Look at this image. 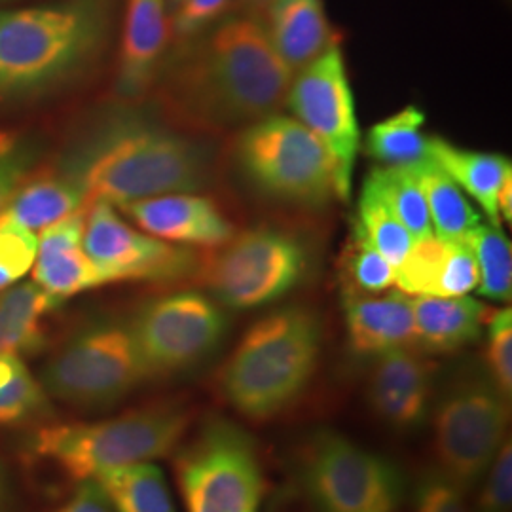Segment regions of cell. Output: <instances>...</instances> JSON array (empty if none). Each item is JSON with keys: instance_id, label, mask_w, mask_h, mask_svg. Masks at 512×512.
Returning a JSON list of instances; mask_svg holds the SVG:
<instances>
[{"instance_id": "cell-1", "label": "cell", "mask_w": 512, "mask_h": 512, "mask_svg": "<svg viewBox=\"0 0 512 512\" xmlns=\"http://www.w3.org/2000/svg\"><path fill=\"white\" fill-rule=\"evenodd\" d=\"M291 82L262 18L239 12L203 33L179 78V101L198 128L245 129L285 105Z\"/></svg>"}, {"instance_id": "cell-2", "label": "cell", "mask_w": 512, "mask_h": 512, "mask_svg": "<svg viewBox=\"0 0 512 512\" xmlns=\"http://www.w3.org/2000/svg\"><path fill=\"white\" fill-rule=\"evenodd\" d=\"M323 348L315 311L285 308L256 321L220 370V393L245 418L268 420L310 384Z\"/></svg>"}, {"instance_id": "cell-3", "label": "cell", "mask_w": 512, "mask_h": 512, "mask_svg": "<svg viewBox=\"0 0 512 512\" xmlns=\"http://www.w3.org/2000/svg\"><path fill=\"white\" fill-rule=\"evenodd\" d=\"M86 205L148 200L165 194L196 192L207 183L209 165L202 148L181 135L147 126H126L93 148L76 173Z\"/></svg>"}, {"instance_id": "cell-4", "label": "cell", "mask_w": 512, "mask_h": 512, "mask_svg": "<svg viewBox=\"0 0 512 512\" xmlns=\"http://www.w3.org/2000/svg\"><path fill=\"white\" fill-rule=\"evenodd\" d=\"M99 0L0 12V95L33 92L84 63L103 38Z\"/></svg>"}, {"instance_id": "cell-5", "label": "cell", "mask_w": 512, "mask_h": 512, "mask_svg": "<svg viewBox=\"0 0 512 512\" xmlns=\"http://www.w3.org/2000/svg\"><path fill=\"white\" fill-rule=\"evenodd\" d=\"M188 423L190 410L184 404H156L112 420L44 427L35 452L82 482L110 469L164 458L183 440Z\"/></svg>"}, {"instance_id": "cell-6", "label": "cell", "mask_w": 512, "mask_h": 512, "mask_svg": "<svg viewBox=\"0 0 512 512\" xmlns=\"http://www.w3.org/2000/svg\"><path fill=\"white\" fill-rule=\"evenodd\" d=\"M236 154L245 177L275 200L321 207L336 196L327 148L293 116L275 112L247 126Z\"/></svg>"}, {"instance_id": "cell-7", "label": "cell", "mask_w": 512, "mask_h": 512, "mask_svg": "<svg viewBox=\"0 0 512 512\" xmlns=\"http://www.w3.org/2000/svg\"><path fill=\"white\" fill-rule=\"evenodd\" d=\"M308 270L298 239L270 228L236 234L198 260L196 277L220 304L251 310L291 293Z\"/></svg>"}, {"instance_id": "cell-8", "label": "cell", "mask_w": 512, "mask_h": 512, "mask_svg": "<svg viewBox=\"0 0 512 512\" xmlns=\"http://www.w3.org/2000/svg\"><path fill=\"white\" fill-rule=\"evenodd\" d=\"M509 425V403L490 374H471L450 385L435 403V454L440 475L461 492L486 475Z\"/></svg>"}, {"instance_id": "cell-9", "label": "cell", "mask_w": 512, "mask_h": 512, "mask_svg": "<svg viewBox=\"0 0 512 512\" xmlns=\"http://www.w3.org/2000/svg\"><path fill=\"white\" fill-rule=\"evenodd\" d=\"M188 512H258L264 494L255 440L236 423L211 418L177 459Z\"/></svg>"}, {"instance_id": "cell-10", "label": "cell", "mask_w": 512, "mask_h": 512, "mask_svg": "<svg viewBox=\"0 0 512 512\" xmlns=\"http://www.w3.org/2000/svg\"><path fill=\"white\" fill-rule=\"evenodd\" d=\"M300 482L319 512H397L404 497L403 476L393 463L334 431L311 437Z\"/></svg>"}, {"instance_id": "cell-11", "label": "cell", "mask_w": 512, "mask_h": 512, "mask_svg": "<svg viewBox=\"0 0 512 512\" xmlns=\"http://www.w3.org/2000/svg\"><path fill=\"white\" fill-rule=\"evenodd\" d=\"M285 103L293 118L327 148L334 165L336 198L348 202L355 158L361 148V128L340 44L330 46L293 74Z\"/></svg>"}, {"instance_id": "cell-12", "label": "cell", "mask_w": 512, "mask_h": 512, "mask_svg": "<svg viewBox=\"0 0 512 512\" xmlns=\"http://www.w3.org/2000/svg\"><path fill=\"white\" fill-rule=\"evenodd\" d=\"M148 378L131 329L101 325L78 334L44 370L42 387L82 408L109 406Z\"/></svg>"}, {"instance_id": "cell-13", "label": "cell", "mask_w": 512, "mask_h": 512, "mask_svg": "<svg viewBox=\"0 0 512 512\" xmlns=\"http://www.w3.org/2000/svg\"><path fill=\"white\" fill-rule=\"evenodd\" d=\"M228 317L202 293H177L147 304L131 334L148 376L175 374L200 365L226 336Z\"/></svg>"}, {"instance_id": "cell-14", "label": "cell", "mask_w": 512, "mask_h": 512, "mask_svg": "<svg viewBox=\"0 0 512 512\" xmlns=\"http://www.w3.org/2000/svg\"><path fill=\"white\" fill-rule=\"evenodd\" d=\"M82 249L105 283L173 281L194 274L198 266L194 253L133 230L105 202L92 203L86 211Z\"/></svg>"}, {"instance_id": "cell-15", "label": "cell", "mask_w": 512, "mask_h": 512, "mask_svg": "<svg viewBox=\"0 0 512 512\" xmlns=\"http://www.w3.org/2000/svg\"><path fill=\"white\" fill-rule=\"evenodd\" d=\"M435 366L414 348L380 355L368 382V401L380 420L397 431H418L429 418Z\"/></svg>"}, {"instance_id": "cell-16", "label": "cell", "mask_w": 512, "mask_h": 512, "mask_svg": "<svg viewBox=\"0 0 512 512\" xmlns=\"http://www.w3.org/2000/svg\"><path fill=\"white\" fill-rule=\"evenodd\" d=\"M129 219L154 238L213 249L236 236L217 203L190 192L165 194L122 205Z\"/></svg>"}, {"instance_id": "cell-17", "label": "cell", "mask_w": 512, "mask_h": 512, "mask_svg": "<svg viewBox=\"0 0 512 512\" xmlns=\"http://www.w3.org/2000/svg\"><path fill=\"white\" fill-rule=\"evenodd\" d=\"M395 285L410 296H465L478 287L475 255L465 239H418L395 270Z\"/></svg>"}, {"instance_id": "cell-18", "label": "cell", "mask_w": 512, "mask_h": 512, "mask_svg": "<svg viewBox=\"0 0 512 512\" xmlns=\"http://www.w3.org/2000/svg\"><path fill=\"white\" fill-rule=\"evenodd\" d=\"M86 211L88 207L55 222L38 238L33 277L57 302L105 285L103 275L82 249Z\"/></svg>"}, {"instance_id": "cell-19", "label": "cell", "mask_w": 512, "mask_h": 512, "mask_svg": "<svg viewBox=\"0 0 512 512\" xmlns=\"http://www.w3.org/2000/svg\"><path fill=\"white\" fill-rule=\"evenodd\" d=\"M349 346L365 357L416 346V321L410 294L344 293Z\"/></svg>"}, {"instance_id": "cell-20", "label": "cell", "mask_w": 512, "mask_h": 512, "mask_svg": "<svg viewBox=\"0 0 512 512\" xmlns=\"http://www.w3.org/2000/svg\"><path fill=\"white\" fill-rule=\"evenodd\" d=\"M262 23L275 52L293 74L338 44L325 0H274L264 10Z\"/></svg>"}, {"instance_id": "cell-21", "label": "cell", "mask_w": 512, "mask_h": 512, "mask_svg": "<svg viewBox=\"0 0 512 512\" xmlns=\"http://www.w3.org/2000/svg\"><path fill=\"white\" fill-rule=\"evenodd\" d=\"M169 40L165 0H128L120 52L118 90L126 97L147 92Z\"/></svg>"}, {"instance_id": "cell-22", "label": "cell", "mask_w": 512, "mask_h": 512, "mask_svg": "<svg viewBox=\"0 0 512 512\" xmlns=\"http://www.w3.org/2000/svg\"><path fill=\"white\" fill-rule=\"evenodd\" d=\"M416 346L427 353H452L476 342L488 321V308L465 296L412 298Z\"/></svg>"}, {"instance_id": "cell-23", "label": "cell", "mask_w": 512, "mask_h": 512, "mask_svg": "<svg viewBox=\"0 0 512 512\" xmlns=\"http://www.w3.org/2000/svg\"><path fill=\"white\" fill-rule=\"evenodd\" d=\"M429 158L458 184L463 194L480 205L492 226L501 228L497 196L501 186L512 177L509 158L492 152L456 147L440 137H429Z\"/></svg>"}, {"instance_id": "cell-24", "label": "cell", "mask_w": 512, "mask_h": 512, "mask_svg": "<svg viewBox=\"0 0 512 512\" xmlns=\"http://www.w3.org/2000/svg\"><path fill=\"white\" fill-rule=\"evenodd\" d=\"M88 207L86 194L76 173L48 175L19 186L0 215V222L14 224L38 236L48 226Z\"/></svg>"}, {"instance_id": "cell-25", "label": "cell", "mask_w": 512, "mask_h": 512, "mask_svg": "<svg viewBox=\"0 0 512 512\" xmlns=\"http://www.w3.org/2000/svg\"><path fill=\"white\" fill-rule=\"evenodd\" d=\"M59 302L35 281L0 296V355H29L42 348V319Z\"/></svg>"}, {"instance_id": "cell-26", "label": "cell", "mask_w": 512, "mask_h": 512, "mask_svg": "<svg viewBox=\"0 0 512 512\" xmlns=\"http://www.w3.org/2000/svg\"><path fill=\"white\" fill-rule=\"evenodd\" d=\"M414 175L425 196L433 234L444 239H463L476 224H480V215L439 165L431 158L420 164L412 165Z\"/></svg>"}, {"instance_id": "cell-27", "label": "cell", "mask_w": 512, "mask_h": 512, "mask_svg": "<svg viewBox=\"0 0 512 512\" xmlns=\"http://www.w3.org/2000/svg\"><path fill=\"white\" fill-rule=\"evenodd\" d=\"M423 126L425 112L408 105L368 129L365 152L382 167L420 164L429 158V137Z\"/></svg>"}, {"instance_id": "cell-28", "label": "cell", "mask_w": 512, "mask_h": 512, "mask_svg": "<svg viewBox=\"0 0 512 512\" xmlns=\"http://www.w3.org/2000/svg\"><path fill=\"white\" fill-rule=\"evenodd\" d=\"M116 512H175L165 476L143 461L95 476Z\"/></svg>"}, {"instance_id": "cell-29", "label": "cell", "mask_w": 512, "mask_h": 512, "mask_svg": "<svg viewBox=\"0 0 512 512\" xmlns=\"http://www.w3.org/2000/svg\"><path fill=\"white\" fill-rule=\"evenodd\" d=\"M353 232L384 256L395 270L403 264L414 245V238L393 215L370 177H366L359 196Z\"/></svg>"}, {"instance_id": "cell-30", "label": "cell", "mask_w": 512, "mask_h": 512, "mask_svg": "<svg viewBox=\"0 0 512 512\" xmlns=\"http://www.w3.org/2000/svg\"><path fill=\"white\" fill-rule=\"evenodd\" d=\"M478 268V294L495 302L512 296V247L509 238L492 224H476L465 236Z\"/></svg>"}, {"instance_id": "cell-31", "label": "cell", "mask_w": 512, "mask_h": 512, "mask_svg": "<svg viewBox=\"0 0 512 512\" xmlns=\"http://www.w3.org/2000/svg\"><path fill=\"white\" fill-rule=\"evenodd\" d=\"M380 190L393 215L401 220L414 241L433 236L429 209L420 183L410 167H378L368 175Z\"/></svg>"}, {"instance_id": "cell-32", "label": "cell", "mask_w": 512, "mask_h": 512, "mask_svg": "<svg viewBox=\"0 0 512 512\" xmlns=\"http://www.w3.org/2000/svg\"><path fill=\"white\" fill-rule=\"evenodd\" d=\"M340 272L344 293L380 294L395 285V268L355 232L344 249Z\"/></svg>"}, {"instance_id": "cell-33", "label": "cell", "mask_w": 512, "mask_h": 512, "mask_svg": "<svg viewBox=\"0 0 512 512\" xmlns=\"http://www.w3.org/2000/svg\"><path fill=\"white\" fill-rule=\"evenodd\" d=\"M44 406V387L18 355H0V425L18 423Z\"/></svg>"}, {"instance_id": "cell-34", "label": "cell", "mask_w": 512, "mask_h": 512, "mask_svg": "<svg viewBox=\"0 0 512 512\" xmlns=\"http://www.w3.org/2000/svg\"><path fill=\"white\" fill-rule=\"evenodd\" d=\"M37 249L38 236L0 222V289L14 285L33 268Z\"/></svg>"}, {"instance_id": "cell-35", "label": "cell", "mask_w": 512, "mask_h": 512, "mask_svg": "<svg viewBox=\"0 0 512 512\" xmlns=\"http://www.w3.org/2000/svg\"><path fill=\"white\" fill-rule=\"evenodd\" d=\"M488 368L490 378L509 399L512 393V311H495L488 319Z\"/></svg>"}, {"instance_id": "cell-36", "label": "cell", "mask_w": 512, "mask_h": 512, "mask_svg": "<svg viewBox=\"0 0 512 512\" xmlns=\"http://www.w3.org/2000/svg\"><path fill=\"white\" fill-rule=\"evenodd\" d=\"M486 484L478 497V512H509L512 501V448L511 440L503 442L490 469L486 471Z\"/></svg>"}, {"instance_id": "cell-37", "label": "cell", "mask_w": 512, "mask_h": 512, "mask_svg": "<svg viewBox=\"0 0 512 512\" xmlns=\"http://www.w3.org/2000/svg\"><path fill=\"white\" fill-rule=\"evenodd\" d=\"M232 0H181L173 21V31L179 40H192L207 33L226 16Z\"/></svg>"}, {"instance_id": "cell-38", "label": "cell", "mask_w": 512, "mask_h": 512, "mask_svg": "<svg viewBox=\"0 0 512 512\" xmlns=\"http://www.w3.org/2000/svg\"><path fill=\"white\" fill-rule=\"evenodd\" d=\"M418 512H475L469 509L463 492L442 475H429L418 488Z\"/></svg>"}, {"instance_id": "cell-39", "label": "cell", "mask_w": 512, "mask_h": 512, "mask_svg": "<svg viewBox=\"0 0 512 512\" xmlns=\"http://www.w3.org/2000/svg\"><path fill=\"white\" fill-rule=\"evenodd\" d=\"M31 165V154L21 148L0 150V215L8 207L19 186L25 181L27 169Z\"/></svg>"}, {"instance_id": "cell-40", "label": "cell", "mask_w": 512, "mask_h": 512, "mask_svg": "<svg viewBox=\"0 0 512 512\" xmlns=\"http://www.w3.org/2000/svg\"><path fill=\"white\" fill-rule=\"evenodd\" d=\"M54 512H112V507L99 482L90 478L82 480L71 499Z\"/></svg>"}, {"instance_id": "cell-41", "label": "cell", "mask_w": 512, "mask_h": 512, "mask_svg": "<svg viewBox=\"0 0 512 512\" xmlns=\"http://www.w3.org/2000/svg\"><path fill=\"white\" fill-rule=\"evenodd\" d=\"M497 213H499V219L505 220L507 224L512 222V177H509L505 184L501 186L499 190V196H497Z\"/></svg>"}, {"instance_id": "cell-42", "label": "cell", "mask_w": 512, "mask_h": 512, "mask_svg": "<svg viewBox=\"0 0 512 512\" xmlns=\"http://www.w3.org/2000/svg\"><path fill=\"white\" fill-rule=\"evenodd\" d=\"M239 6H241V12H247V14H253L262 18L264 10L270 6V2L274 0H238Z\"/></svg>"}, {"instance_id": "cell-43", "label": "cell", "mask_w": 512, "mask_h": 512, "mask_svg": "<svg viewBox=\"0 0 512 512\" xmlns=\"http://www.w3.org/2000/svg\"><path fill=\"white\" fill-rule=\"evenodd\" d=\"M0 505H2V482H0Z\"/></svg>"}, {"instance_id": "cell-44", "label": "cell", "mask_w": 512, "mask_h": 512, "mask_svg": "<svg viewBox=\"0 0 512 512\" xmlns=\"http://www.w3.org/2000/svg\"><path fill=\"white\" fill-rule=\"evenodd\" d=\"M173 2H181V0H173Z\"/></svg>"}]
</instances>
